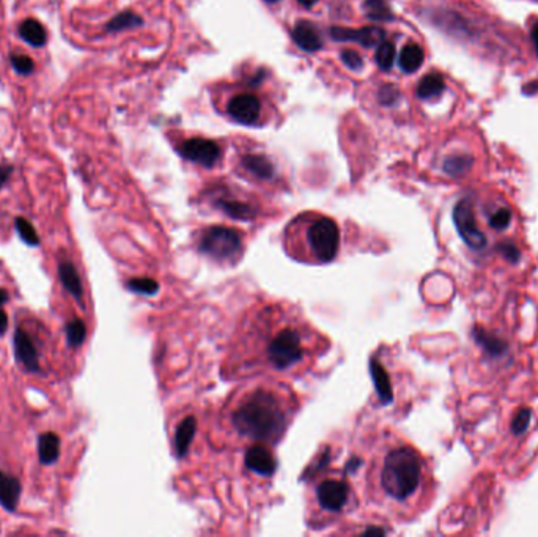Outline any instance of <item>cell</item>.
<instances>
[{"label": "cell", "mask_w": 538, "mask_h": 537, "mask_svg": "<svg viewBox=\"0 0 538 537\" xmlns=\"http://www.w3.org/2000/svg\"><path fill=\"white\" fill-rule=\"evenodd\" d=\"M329 340L285 301L258 303L236 325L224 360L229 380L254 375H299L328 350Z\"/></svg>", "instance_id": "cell-1"}, {"label": "cell", "mask_w": 538, "mask_h": 537, "mask_svg": "<svg viewBox=\"0 0 538 537\" xmlns=\"http://www.w3.org/2000/svg\"><path fill=\"white\" fill-rule=\"evenodd\" d=\"M298 408L296 392L279 380L241 386L219 410L218 436L233 449L274 446L283 438Z\"/></svg>", "instance_id": "cell-2"}, {"label": "cell", "mask_w": 538, "mask_h": 537, "mask_svg": "<svg viewBox=\"0 0 538 537\" xmlns=\"http://www.w3.org/2000/svg\"><path fill=\"white\" fill-rule=\"evenodd\" d=\"M424 484L425 462L415 447L394 438L374 447L366 475V493L374 508L397 517L408 515Z\"/></svg>", "instance_id": "cell-3"}, {"label": "cell", "mask_w": 538, "mask_h": 537, "mask_svg": "<svg viewBox=\"0 0 538 537\" xmlns=\"http://www.w3.org/2000/svg\"><path fill=\"white\" fill-rule=\"evenodd\" d=\"M342 243L340 227L324 214L304 213L283 232V249L293 260L307 265H326L335 260Z\"/></svg>", "instance_id": "cell-4"}, {"label": "cell", "mask_w": 538, "mask_h": 537, "mask_svg": "<svg viewBox=\"0 0 538 537\" xmlns=\"http://www.w3.org/2000/svg\"><path fill=\"white\" fill-rule=\"evenodd\" d=\"M353 506V487L344 473L321 471L309 487V523L324 526L335 522Z\"/></svg>", "instance_id": "cell-5"}, {"label": "cell", "mask_w": 538, "mask_h": 537, "mask_svg": "<svg viewBox=\"0 0 538 537\" xmlns=\"http://www.w3.org/2000/svg\"><path fill=\"white\" fill-rule=\"evenodd\" d=\"M195 247L200 254L219 265H235L244 255V238L240 230L225 225H209L197 234Z\"/></svg>", "instance_id": "cell-6"}, {"label": "cell", "mask_w": 538, "mask_h": 537, "mask_svg": "<svg viewBox=\"0 0 538 537\" xmlns=\"http://www.w3.org/2000/svg\"><path fill=\"white\" fill-rule=\"evenodd\" d=\"M453 223L458 234L471 249H483L487 246V236L478 229L472 203L469 199H461L453 208Z\"/></svg>", "instance_id": "cell-7"}, {"label": "cell", "mask_w": 538, "mask_h": 537, "mask_svg": "<svg viewBox=\"0 0 538 537\" xmlns=\"http://www.w3.org/2000/svg\"><path fill=\"white\" fill-rule=\"evenodd\" d=\"M179 155L203 167H213L220 158V149L214 140L192 138L179 145Z\"/></svg>", "instance_id": "cell-8"}, {"label": "cell", "mask_w": 538, "mask_h": 537, "mask_svg": "<svg viewBox=\"0 0 538 537\" xmlns=\"http://www.w3.org/2000/svg\"><path fill=\"white\" fill-rule=\"evenodd\" d=\"M13 345L16 361L23 366V369H25V371L30 373L41 372L38 349H36L34 340H31L30 336L25 333L23 328H18L14 331Z\"/></svg>", "instance_id": "cell-9"}, {"label": "cell", "mask_w": 538, "mask_h": 537, "mask_svg": "<svg viewBox=\"0 0 538 537\" xmlns=\"http://www.w3.org/2000/svg\"><path fill=\"white\" fill-rule=\"evenodd\" d=\"M271 447L272 446H268V445H255L247 447L246 457H244L247 470L258 476L274 475V471H276V466H277V460Z\"/></svg>", "instance_id": "cell-10"}, {"label": "cell", "mask_w": 538, "mask_h": 537, "mask_svg": "<svg viewBox=\"0 0 538 537\" xmlns=\"http://www.w3.org/2000/svg\"><path fill=\"white\" fill-rule=\"evenodd\" d=\"M260 99L255 95H236L229 103V115L241 125H255L260 117Z\"/></svg>", "instance_id": "cell-11"}, {"label": "cell", "mask_w": 538, "mask_h": 537, "mask_svg": "<svg viewBox=\"0 0 538 537\" xmlns=\"http://www.w3.org/2000/svg\"><path fill=\"white\" fill-rule=\"evenodd\" d=\"M329 35L335 41H351L363 47H373L384 40V30L379 27H362V29H346V27H331Z\"/></svg>", "instance_id": "cell-12"}, {"label": "cell", "mask_w": 538, "mask_h": 537, "mask_svg": "<svg viewBox=\"0 0 538 537\" xmlns=\"http://www.w3.org/2000/svg\"><path fill=\"white\" fill-rule=\"evenodd\" d=\"M292 38L298 47L305 52H316L323 47V40L318 34V30L313 27V24L307 21H299L294 25L292 32Z\"/></svg>", "instance_id": "cell-13"}, {"label": "cell", "mask_w": 538, "mask_h": 537, "mask_svg": "<svg viewBox=\"0 0 538 537\" xmlns=\"http://www.w3.org/2000/svg\"><path fill=\"white\" fill-rule=\"evenodd\" d=\"M216 207L231 219L252 221L258 216V208L251 202H242L238 199H218Z\"/></svg>", "instance_id": "cell-14"}, {"label": "cell", "mask_w": 538, "mask_h": 537, "mask_svg": "<svg viewBox=\"0 0 538 537\" xmlns=\"http://www.w3.org/2000/svg\"><path fill=\"white\" fill-rule=\"evenodd\" d=\"M21 492H23V488H21L19 479L0 471V504L5 510L14 512L18 509Z\"/></svg>", "instance_id": "cell-15"}, {"label": "cell", "mask_w": 538, "mask_h": 537, "mask_svg": "<svg viewBox=\"0 0 538 537\" xmlns=\"http://www.w3.org/2000/svg\"><path fill=\"white\" fill-rule=\"evenodd\" d=\"M59 277L63 284V287H65V290L70 293L76 301L82 304V297H84L82 281L76 270L75 263L70 260H62L59 263Z\"/></svg>", "instance_id": "cell-16"}, {"label": "cell", "mask_w": 538, "mask_h": 537, "mask_svg": "<svg viewBox=\"0 0 538 537\" xmlns=\"http://www.w3.org/2000/svg\"><path fill=\"white\" fill-rule=\"evenodd\" d=\"M60 457V438L54 432L41 434L38 438V459L43 465H54Z\"/></svg>", "instance_id": "cell-17"}, {"label": "cell", "mask_w": 538, "mask_h": 537, "mask_svg": "<svg viewBox=\"0 0 538 537\" xmlns=\"http://www.w3.org/2000/svg\"><path fill=\"white\" fill-rule=\"evenodd\" d=\"M446 90V81L439 73H428L420 79L415 93L420 99H435Z\"/></svg>", "instance_id": "cell-18"}, {"label": "cell", "mask_w": 538, "mask_h": 537, "mask_svg": "<svg viewBox=\"0 0 538 537\" xmlns=\"http://www.w3.org/2000/svg\"><path fill=\"white\" fill-rule=\"evenodd\" d=\"M425 60L424 49L415 43H408L403 46L402 52L398 55V66L402 68L405 73L413 75L422 66V63Z\"/></svg>", "instance_id": "cell-19"}, {"label": "cell", "mask_w": 538, "mask_h": 537, "mask_svg": "<svg viewBox=\"0 0 538 537\" xmlns=\"http://www.w3.org/2000/svg\"><path fill=\"white\" fill-rule=\"evenodd\" d=\"M19 35L30 46L43 47L47 43V32L43 27V24L36 19H25L19 25Z\"/></svg>", "instance_id": "cell-20"}, {"label": "cell", "mask_w": 538, "mask_h": 537, "mask_svg": "<svg viewBox=\"0 0 538 537\" xmlns=\"http://www.w3.org/2000/svg\"><path fill=\"white\" fill-rule=\"evenodd\" d=\"M242 166L260 180H271L274 177L272 162L263 155H246L242 158Z\"/></svg>", "instance_id": "cell-21"}, {"label": "cell", "mask_w": 538, "mask_h": 537, "mask_svg": "<svg viewBox=\"0 0 538 537\" xmlns=\"http://www.w3.org/2000/svg\"><path fill=\"white\" fill-rule=\"evenodd\" d=\"M142 24H144V19H142L139 14L126 10V12H121L117 16H114L107 23V25H105V30H107L109 34H118V32L140 27Z\"/></svg>", "instance_id": "cell-22"}, {"label": "cell", "mask_w": 538, "mask_h": 537, "mask_svg": "<svg viewBox=\"0 0 538 537\" xmlns=\"http://www.w3.org/2000/svg\"><path fill=\"white\" fill-rule=\"evenodd\" d=\"M363 8H366L368 18L376 21V23H390L395 19V14L386 0H366Z\"/></svg>", "instance_id": "cell-23"}, {"label": "cell", "mask_w": 538, "mask_h": 537, "mask_svg": "<svg viewBox=\"0 0 538 537\" xmlns=\"http://www.w3.org/2000/svg\"><path fill=\"white\" fill-rule=\"evenodd\" d=\"M474 164V158L471 155H452L446 158L442 169L450 177H463Z\"/></svg>", "instance_id": "cell-24"}, {"label": "cell", "mask_w": 538, "mask_h": 537, "mask_svg": "<svg viewBox=\"0 0 538 537\" xmlns=\"http://www.w3.org/2000/svg\"><path fill=\"white\" fill-rule=\"evenodd\" d=\"M66 342L71 349H79L87 338V328L86 323L82 322L81 319L71 320L70 323L66 325Z\"/></svg>", "instance_id": "cell-25"}, {"label": "cell", "mask_w": 538, "mask_h": 537, "mask_svg": "<svg viewBox=\"0 0 538 537\" xmlns=\"http://www.w3.org/2000/svg\"><path fill=\"white\" fill-rule=\"evenodd\" d=\"M14 227H16V230H18L21 240H23L25 245H29L31 247L40 246V236H38V234H36L34 225H31L27 219L16 218Z\"/></svg>", "instance_id": "cell-26"}, {"label": "cell", "mask_w": 538, "mask_h": 537, "mask_svg": "<svg viewBox=\"0 0 538 537\" xmlns=\"http://www.w3.org/2000/svg\"><path fill=\"white\" fill-rule=\"evenodd\" d=\"M395 46L390 41H383L379 43L376 51V63L383 71H389L394 66L395 62Z\"/></svg>", "instance_id": "cell-27"}, {"label": "cell", "mask_w": 538, "mask_h": 537, "mask_svg": "<svg viewBox=\"0 0 538 537\" xmlns=\"http://www.w3.org/2000/svg\"><path fill=\"white\" fill-rule=\"evenodd\" d=\"M474 333H476V340L478 344L491 355H500L504 351V342L499 340L496 336L485 333V331H482L480 328H476Z\"/></svg>", "instance_id": "cell-28"}, {"label": "cell", "mask_w": 538, "mask_h": 537, "mask_svg": "<svg viewBox=\"0 0 538 537\" xmlns=\"http://www.w3.org/2000/svg\"><path fill=\"white\" fill-rule=\"evenodd\" d=\"M10 62H12V66L14 68V71L19 73V75H23V76H29L35 70V63L29 55L12 54V57H10Z\"/></svg>", "instance_id": "cell-29"}, {"label": "cell", "mask_w": 538, "mask_h": 537, "mask_svg": "<svg viewBox=\"0 0 538 537\" xmlns=\"http://www.w3.org/2000/svg\"><path fill=\"white\" fill-rule=\"evenodd\" d=\"M511 223V212L509 208H499L498 212H494L489 216V225L494 230H504L507 229Z\"/></svg>", "instance_id": "cell-30"}, {"label": "cell", "mask_w": 538, "mask_h": 537, "mask_svg": "<svg viewBox=\"0 0 538 537\" xmlns=\"http://www.w3.org/2000/svg\"><path fill=\"white\" fill-rule=\"evenodd\" d=\"M530 416H532L530 410H527V408L520 410V412L515 414L513 423H511V432H513L515 435H523L524 432L527 430V427H529Z\"/></svg>", "instance_id": "cell-31"}, {"label": "cell", "mask_w": 538, "mask_h": 537, "mask_svg": "<svg viewBox=\"0 0 538 537\" xmlns=\"http://www.w3.org/2000/svg\"><path fill=\"white\" fill-rule=\"evenodd\" d=\"M128 288L133 292L137 293H145V295H150V293H155L156 292V282L150 281V279H133V281L128 282Z\"/></svg>", "instance_id": "cell-32"}, {"label": "cell", "mask_w": 538, "mask_h": 537, "mask_svg": "<svg viewBox=\"0 0 538 537\" xmlns=\"http://www.w3.org/2000/svg\"><path fill=\"white\" fill-rule=\"evenodd\" d=\"M378 98L379 103L384 104V106H392V104L398 101L400 92L397 90V87L394 86H383L378 93Z\"/></svg>", "instance_id": "cell-33"}, {"label": "cell", "mask_w": 538, "mask_h": 537, "mask_svg": "<svg viewBox=\"0 0 538 537\" xmlns=\"http://www.w3.org/2000/svg\"><path fill=\"white\" fill-rule=\"evenodd\" d=\"M342 62L345 63L346 68H350L353 71H357V70H362L363 66V60L361 54H357L356 51H351V49H346L342 52Z\"/></svg>", "instance_id": "cell-34"}, {"label": "cell", "mask_w": 538, "mask_h": 537, "mask_svg": "<svg viewBox=\"0 0 538 537\" xmlns=\"http://www.w3.org/2000/svg\"><path fill=\"white\" fill-rule=\"evenodd\" d=\"M498 251L502 252V255H504L507 260H510V262H518V260H520L521 252H520L518 247H516L513 243H510V241H507V243L499 245V246H498Z\"/></svg>", "instance_id": "cell-35"}, {"label": "cell", "mask_w": 538, "mask_h": 537, "mask_svg": "<svg viewBox=\"0 0 538 537\" xmlns=\"http://www.w3.org/2000/svg\"><path fill=\"white\" fill-rule=\"evenodd\" d=\"M12 173H13L12 166H0V189L7 184L10 177H12Z\"/></svg>", "instance_id": "cell-36"}, {"label": "cell", "mask_w": 538, "mask_h": 537, "mask_svg": "<svg viewBox=\"0 0 538 537\" xmlns=\"http://www.w3.org/2000/svg\"><path fill=\"white\" fill-rule=\"evenodd\" d=\"M523 92H524V95H535V93H538V81L527 82L526 86L523 87Z\"/></svg>", "instance_id": "cell-37"}, {"label": "cell", "mask_w": 538, "mask_h": 537, "mask_svg": "<svg viewBox=\"0 0 538 537\" xmlns=\"http://www.w3.org/2000/svg\"><path fill=\"white\" fill-rule=\"evenodd\" d=\"M7 328H8V315L0 309V336L5 334Z\"/></svg>", "instance_id": "cell-38"}, {"label": "cell", "mask_w": 538, "mask_h": 537, "mask_svg": "<svg viewBox=\"0 0 538 537\" xmlns=\"http://www.w3.org/2000/svg\"><path fill=\"white\" fill-rule=\"evenodd\" d=\"M530 36H532V43H534V46H535V52L538 55V23L534 25V27H532Z\"/></svg>", "instance_id": "cell-39"}, {"label": "cell", "mask_w": 538, "mask_h": 537, "mask_svg": "<svg viewBox=\"0 0 538 537\" xmlns=\"http://www.w3.org/2000/svg\"><path fill=\"white\" fill-rule=\"evenodd\" d=\"M7 301H8V292L5 290V288H0V309H2V306Z\"/></svg>", "instance_id": "cell-40"}, {"label": "cell", "mask_w": 538, "mask_h": 537, "mask_svg": "<svg viewBox=\"0 0 538 537\" xmlns=\"http://www.w3.org/2000/svg\"><path fill=\"white\" fill-rule=\"evenodd\" d=\"M298 2L303 5V7H305V8H312L313 5L318 2V0H298Z\"/></svg>", "instance_id": "cell-41"}, {"label": "cell", "mask_w": 538, "mask_h": 537, "mask_svg": "<svg viewBox=\"0 0 538 537\" xmlns=\"http://www.w3.org/2000/svg\"><path fill=\"white\" fill-rule=\"evenodd\" d=\"M265 2H268V3H276V2H279V0H265Z\"/></svg>", "instance_id": "cell-42"}, {"label": "cell", "mask_w": 538, "mask_h": 537, "mask_svg": "<svg viewBox=\"0 0 538 537\" xmlns=\"http://www.w3.org/2000/svg\"><path fill=\"white\" fill-rule=\"evenodd\" d=\"M537 2H538V0H537Z\"/></svg>", "instance_id": "cell-43"}]
</instances>
